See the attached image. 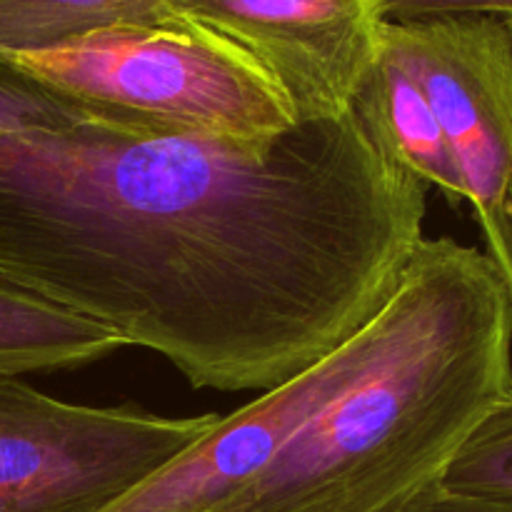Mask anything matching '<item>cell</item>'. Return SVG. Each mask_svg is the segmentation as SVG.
<instances>
[{"label":"cell","instance_id":"obj_1","mask_svg":"<svg viewBox=\"0 0 512 512\" xmlns=\"http://www.w3.org/2000/svg\"><path fill=\"white\" fill-rule=\"evenodd\" d=\"M425 205L353 108L263 143L0 118V275L198 390L265 393L358 333Z\"/></svg>","mask_w":512,"mask_h":512},{"label":"cell","instance_id":"obj_2","mask_svg":"<svg viewBox=\"0 0 512 512\" xmlns=\"http://www.w3.org/2000/svg\"><path fill=\"white\" fill-rule=\"evenodd\" d=\"M398 328L245 488L210 512H400L512 398V303L483 250L423 238L393 290Z\"/></svg>","mask_w":512,"mask_h":512},{"label":"cell","instance_id":"obj_3","mask_svg":"<svg viewBox=\"0 0 512 512\" xmlns=\"http://www.w3.org/2000/svg\"><path fill=\"white\" fill-rule=\"evenodd\" d=\"M10 58L90 115L155 133L263 143L298 125L280 85L243 48L180 15Z\"/></svg>","mask_w":512,"mask_h":512},{"label":"cell","instance_id":"obj_4","mask_svg":"<svg viewBox=\"0 0 512 512\" xmlns=\"http://www.w3.org/2000/svg\"><path fill=\"white\" fill-rule=\"evenodd\" d=\"M218 418L65 403L0 370V512H98L198 443Z\"/></svg>","mask_w":512,"mask_h":512},{"label":"cell","instance_id":"obj_5","mask_svg":"<svg viewBox=\"0 0 512 512\" xmlns=\"http://www.w3.org/2000/svg\"><path fill=\"white\" fill-rule=\"evenodd\" d=\"M395 328L398 300L390 293L383 308L333 353L235 413L220 415L198 443L98 512L215 510L258 478L313 415L373 368Z\"/></svg>","mask_w":512,"mask_h":512},{"label":"cell","instance_id":"obj_6","mask_svg":"<svg viewBox=\"0 0 512 512\" xmlns=\"http://www.w3.org/2000/svg\"><path fill=\"white\" fill-rule=\"evenodd\" d=\"M380 50L428 98L483 218L512 183V33L493 15L383 23Z\"/></svg>","mask_w":512,"mask_h":512},{"label":"cell","instance_id":"obj_7","mask_svg":"<svg viewBox=\"0 0 512 512\" xmlns=\"http://www.w3.org/2000/svg\"><path fill=\"white\" fill-rule=\"evenodd\" d=\"M173 13L243 48L288 98L295 123L350 110L380 50L373 0H170Z\"/></svg>","mask_w":512,"mask_h":512},{"label":"cell","instance_id":"obj_8","mask_svg":"<svg viewBox=\"0 0 512 512\" xmlns=\"http://www.w3.org/2000/svg\"><path fill=\"white\" fill-rule=\"evenodd\" d=\"M350 108L400 168L428 188H438L450 205L465 203L463 175L428 98L383 50Z\"/></svg>","mask_w":512,"mask_h":512},{"label":"cell","instance_id":"obj_9","mask_svg":"<svg viewBox=\"0 0 512 512\" xmlns=\"http://www.w3.org/2000/svg\"><path fill=\"white\" fill-rule=\"evenodd\" d=\"M125 348L95 320L0 275V370L13 375L75 370Z\"/></svg>","mask_w":512,"mask_h":512},{"label":"cell","instance_id":"obj_10","mask_svg":"<svg viewBox=\"0 0 512 512\" xmlns=\"http://www.w3.org/2000/svg\"><path fill=\"white\" fill-rule=\"evenodd\" d=\"M175 18L170 0H0V53H40L95 30Z\"/></svg>","mask_w":512,"mask_h":512},{"label":"cell","instance_id":"obj_11","mask_svg":"<svg viewBox=\"0 0 512 512\" xmlns=\"http://www.w3.org/2000/svg\"><path fill=\"white\" fill-rule=\"evenodd\" d=\"M440 485L455 493L512 500V398L470 435Z\"/></svg>","mask_w":512,"mask_h":512},{"label":"cell","instance_id":"obj_12","mask_svg":"<svg viewBox=\"0 0 512 512\" xmlns=\"http://www.w3.org/2000/svg\"><path fill=\"white\" fill-rule=\"evenodd\" d=\"M383 23L448 18V15H493L512 18V0H373Z\"/></svg>","mask_w":512,"mask_h":512},{"label":"cell","instance_id":"obj_13","mask_svg":"<svg viewBox=\"0 0 512 512\" xmlns=\"http://www.w3.org/2000/svg\"><path fill=\"white\" fill-rule=\"evenodd\" d=\"M478 225L483 230L485 245H488L485 255L498 270L512 303V183L505 188L495 210L478 218Z\"/></svg>","mask_w":512,"mask_h":512},{"label":"cell","instance_id":"obj_14","mask_svg":"<svg viewBox=\"0 0 512 512\" xmlns=\"http://www.w3.org/2000/svg\"><path fill=\"white\" fill-rule=\"evenodd\" d=\"M400 512H512V500L455 493V490L443 488L438 483L415 500H410Z\"/></svg>","mask_w":512,"mask_h":512},{"label":"cell","instance_id":"obj_15","mask_svg":"<svg viewBox=\"0 0 512 512\" xmlns=\"http://www.w3.org/2000/svg\"><path fill=\"white\" fill-rule=\"evenodd\" d=\"M505 25H508V28H510V33H512V18H505Z\"/></svg>","mask_w":512,"mask_h":512}]
</instances>
